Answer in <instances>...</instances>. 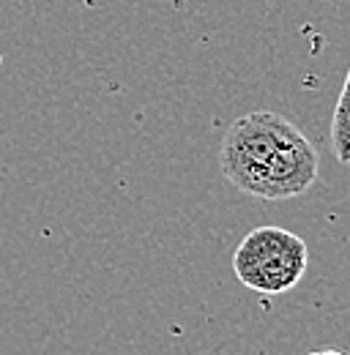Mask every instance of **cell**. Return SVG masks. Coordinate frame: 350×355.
<instances>
[{"mask_svg": "<svg viewBox=\"0 0 350 355\" xmlns=\"http://www.w3.org/2000/svg\"><path fill=\"white\" fill-rule=\"evenodd\" d=\"M219 167L235 189L260 200L306 194L320 175V156L296 123L274 110H252L222 137Z\"/></svg>", "mask_w": 350, "mask_h": 355, "instance_id": "1", "label": "cell"}, {"mask_svg": "<svg viewBox=\"0 0 350 355\" xmlns=\"http://www.w3.org/2000/svg\"><path fill=\"white\" fill-rule=\"evenodd\" d=\"M309 249L304 238L282 227H258L244 235L233 254V270L247 290L262 295L290 293L306 273Z\"/></svg>", "mask_w": 350, "mask_h": 355, "instance_id": "2", "label": "cell"}, {"mask_svg": "<svg viewBox=\"0 0 350 355\" xmlns=\"http://www.w3.org/2000/svg\"><path fill=\"white\" fill-rule=\"evenodd\" d=\"M331 150L337 162L350 164V66L342 90H340V98L334 104V115H331Z\"/></svg>", "mask_w": 350, "mask_h": 355, "instance_id": "3", "label": "cell"}, {"mask_svg": "<svg viewBox=\"0 0 350 355\" xmlns=\"http://www.w3.org/2000/svg\"><path fill=\"white\" fill-rule=\"evenodd\" d=\"M309 355H348V353H342V350H337V347H326V350H312Z\"/></svg>", "mask_w": 350, "mask_h": 355, "instance_id": "4", "label": "cell"}]
</instances>
